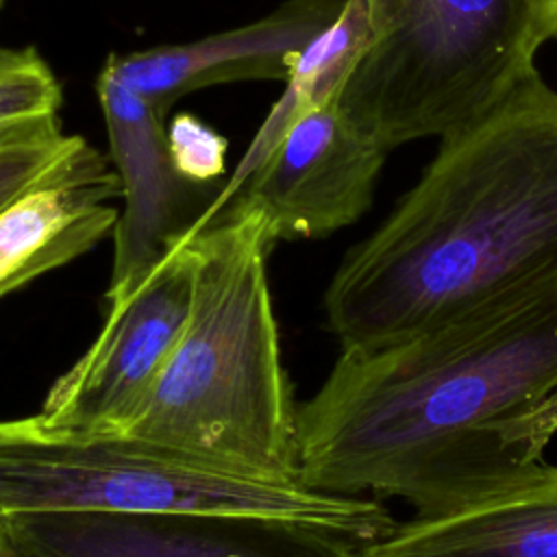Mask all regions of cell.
Listing matches in <instances>:
<instances>
[{"label":"cell","mask_w":557,"mask_h":557,"mask_svg":"<svg viewBox=\"0 0 557 557\" xmlns=\"http://www.w3.org/2000/svg\"><path fill=\"white\" fill-rule=\"evenodd\" d=\"M39 511L257 513L363 544L398 527L372 498L233 472L126 433H57L33 416L0 422V516Z\"/></svg>","instance_id":"277c9868"},{"label":"cell","mask_w":557,"mask_h":557,"mask_svg":"<svg viewBox=\"0 0 557 557\" xmlns=\"http://www.w3.org/2000/svg\"><path fill=\"white\" fill-rule=\"evenodd\" d=\"M368 39L370 24L366 0H344L337 20L326 30H322L296 59L281 98L270 109L248 150L239 159L235 172L218 189L205 213L222 209L242 189L248 176L263 163V159L298 115L339 96L352 67L363 54Z\"/></svg>","instance_id":"4fadbf2b"},{"label":"cell","mask_w":557,"mask_h":557,"mask_svg":"<svg viewBox=\"0 0 557 557\" xmlns=\"http://www.w3.org/2000/svg\"><path fill=\"white\" fill-rule=\"evenodd\" d=\"M61 102V85L33 46H0V144L33 135L57 122Z\"/></svg>","instance_id":"5bb4252c"},{"label":"cell","mask_w":557,"mask_h":557,"mask_svg":"<svg viewBox=\"0 0 557 557\" xmlns=\"http://www.w3.org/2000/svg\"><path fill=\"white\" fill-rule=\"evenodd\" d=\"M557 433V276L376 348L296 409V481L437 516L535 468Z\"/></svg>","instance_id":"6da1fadb"},{"label":"cell","mask_w":557,"mask_h":557,"mask_svg":"<svg viewBox=\"0 0 557 557\" xmlns=\"http://www.w3.org/2000/svg\"><path fill=\"white\" fill-rule=\"evenodd\" d=\"M359 557H557V468L437 516H418Z\"/></svg>","instance_id":"7c38bea8"},{"label":"cell","mask_w":557,"mask_h":557,"mask_svg":"<svg viewBox=\"0 0 557 557\" xmlns=\"http://www.w3.org/2000/svg\"><path fill=\"white\" fill-rule=\"evenodd\" d=\"M355 544L311 522L257 513L0 516L4 557H359Z\"/></svg>","instance_id":"52a82bcc"},{"label":"cell","mask_w":557,"mask_h":557,"mask_svg":"<svg viewBox=\"0 0 557 557\" xmlns=\"http://www.w3.org/2000/svg\"><path fill=\"white\" fill-rule=\"evenodd\" d=\"M122 183L83 139L46 176L0 207V298L70 263L113 233Z\"/></svg>","instance_id":"8fae6325"},{"label":"cell","mask_w":557,"mask_h":557,"mask_svg":"<svg viewBox=\"0 0 557 557\" xmlns=\"http://www.w3.org/2000/svg\"><path fill=\"white\" fill-rule=\"evenodd\" d=\"M557 276V91L540 70L440 139L324 294L342 350L376 348Z\"/></svg>","instance_id":"7a4b0ae2"},{"label":"cell","mask_w":557,"mask_h":557,"mask_svg":"<svg viewBox=\"0 0 557 557\" xmlns=\"http://www.w3.org/2000/svg\"><path fill=\"white\" fill-rule=\"evenodd\" d=\"M81 139V135L63 133L57 120L33 135L0 144V207L46 176Z\"/></svg>","instance_id":"9a60e30c"},{"label":"cell","mask_w":557,"mask_h":557,"mask_svg":"<svg viewBox=\"0 0 557 557\" xmlns=\"http://www.w3.org/2000/svg\"><path fill=\"white\" fill-rule=\"evenodd\" d=\"M196 257L185 231L126 294L107 300L104 326L33 416L57 433H120L172 355L191 309Z\"/></svg>","instance_id":"8992f818"},{"label":"cell","mask_w":557,"mask_h":557,"mask_svg":"<svg viewBox=\"0 0 557 557\" xmlns=\"http://www.w3.org/2000/svg\"><path fill=\"white\" fill-rule=\"evenodd\" d=\"M544 39H557V0H531Z\"/></svg>","instance_id":"e0dca14e"},{"label":"cell","mask_w":557,"mask_h":557,"mask_svg":"<svg viewBox=\"0 0 557 557\" xmlns=\"http://www.w3.org/2000/svg\"><path fill=\"white\" fill-rule=\"evenodd\" d=\"M168 152L174 170L194 185H205L224 174L228 141L191 113H178L165 128Z\"/></svg>","instance_id":"2e32d148"},{"label":"cell","mask_w":557,"mask_h":557,"mask_svg":"<svg viewBox=\"0 0 557 557\" xmlns=\"http://www.w3.org/2000/svg\"><path fill=\"white\" fill-rule=\"evenodd\" d=\"M96 94L109 135L124 209L113 228V268L104 302L131 292L198 218L194 183L172 165L165 111L102 65Z\"/></svg>","instance_id":"9c48e42d"},{"label":"cell","mask_w":557,"mask_h":557,"mask_svg":"<svg viewBox=\"0 0 557 557\" xmlns=\"http://www.w3.org/2000/svg\"><path fill=\"white\" fill-rule=\"evenodd\" d=\"M387 152L335 98L298 115L235 196L268 215L276 242L326 237L370 209Z\"/></svg>","instance_id":"ba28073f"},{"label":"cell","mask_w":557,"mask_h":557,"mask_svg":"<svg viewBox=\"0 0 557 557\" xmlns=\"http://www.w3.org/2000/svg\"><path fill=\"white\" fill-rule=\"evenodd\" d=\"M370 39L337 104L383 148L442 139L494 109L546 41L531 0H366Z\"/></svg>","instance_id":"5b68a950"},{"label":"cell","mask_w":557,"mask_h":557,"mask_svg":"<svg viewBox=\"0 0 557 557\" xmlns=\"http://www.w3.org/2000/svg\"><path fill=\"white\" fill-rule=\"evenodd\" d=\"M194 296L150 394L120 431L207 463L296 481V407L281 363L265 261L268 215L235 196L187 228Z\"/></svg>","instance_id":"3957f363"},{"label":"cell","mask_w":557,"mask_h":557,"mask_svg":"<svg viewBox=\"0 0 557 557\" xmlns=\"http://www.w3.org/2000/svg\"><path fill=\"white\" fill-rule=\"evenodd\" d=\"M344 0H285L272 13L185 44L109 54L104 65L161 111L196 89L287 81L300 52L342 13Z\"/></svg>","instance_id":"30bf717a"},{"label":"cell","mask_w":557,"mask_h":557,"mask_svg":"<svg viewBox=\"0 0 557 557\" xmlns=\"http://www.w3.org/2000/svg\"><path fill=\"white\" fill-rule=\"evenodd\" d=\"M0 7H2V0H0Z\"/></svg>","instance_id":"ac0fdd59"}]
</instances>
